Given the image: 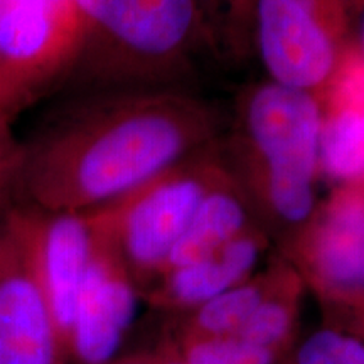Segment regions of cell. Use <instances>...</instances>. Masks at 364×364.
<instances>
[{
  "mask_svg": "<svg viewBox=\"0 0 364 364\" xmlns=\"http://www.w3.org/2000/svg\"><path fill=\"white\" fill-rule=\"evenodd\" d=\"M21 136L19 203L90 213L218 144L220 115L182 90L59 95Z\"/></svg>",
  "mask_w": 364,
  "mask_h": 364,
  "instance_id": "6da1fadb",
  "label": "cell"
},
{
  "mask_svg": "<svg viewBox=\"0 0 364 364\" xmlns=\"http://www.w3.org/2000/svg\"><path fill=\"white\" fill-rule=\"evenodd\" d=\"M81 33L59 95L179 90L199 54L216 51L198 0H76ZM218 53V51H216Z\"/></svg>",
  "mask_w": 364,
  "mask_h": 364,
  "instance_id": "7a4b0ae2",
  "label": "cell"
},
{
  "mask_svg": "<svg viewBox=\"0 0 364 364\" xmlns=\"http://www.w3.org/2000/svg\"><path fill=\"white\" fill-rule=\"evenodd\" d=\"M322 105L306 91L267 80L248 86L236 105L231 164L255 215L295 233L317 206Z\"/></svg>",
  "mask_w": 364,
  "mask_h": 364,
  "instance_id": "3957f363",
  "label": "cell"
},
{
  "mask_svg": "<svg viewBox=\"0 0 364 364\" xmlns=\"http://www.w3.org/2000/svg\"><path fill=\"white\" fill-rule=\"evenodd\" d=\"M228 171L216 144L118 201L88 213L91 223L117 248L140 294L161 279L196 209Z\"/></svg>",
  "mask_w": 364,
  "mask_h": 364,
  "instance_id": "277c9868",
  "label": "cell"
},
{
  "mask_svg": "<svg viewBox=\"0 0 364 364\" xmlns=\"http://www.w3.org/2000/svg\"><path fill=\"white\" fill-rule=\"evenodd\" d=\"M80 33L76 0H0V112L16 122L56 97Z\"/></svg>",
  "mask_w": 364,
  "mask_h": 364,
  "instance_id": "5b68a950",
  "label": "cell"
},
{
  "mask_svg": "<svg viewBox=\"0 0 364 364\" xmlns=\"http://www.w3.org/2000/svg\"><path fill=\"white\" fill-rule=\"evenodd\" d=\"M348 0H255L252 44L268 80L321 100L349 49Z\"/></svg>",
  "mask_w": 364,
  "mask_h": 364,
  "instance_id": "8992f818",
  "label": "cell"
},
{
  "mask_svg": "<svg viewBox=\"0 0 364 364\" xmlns=\"http://www.w3.org/2000/svg\"><path fill=\"white\" fill-rule=\"evenodd\" d=\"M284 258L332 317L364 299V177L317 203L284 240Z\"/></svg>",
  "mask_w": 364,
  "mask_h": 364,
  "instance_id": "52a82bcc",
  "label": "cell"
},
{
  "mask_svg": "<svg viewBox=\"0 0 364 364\" xmlns=\"http://www.w3.org/2000/svg\"><path fill=\"white\" fill-rule=\"evenodd\" d=\"M9 220L24 245L68 354L76 304L93 247L88 213L48 211L16 203Z\"/></svg>",
  "mask_w": 364,
  "mask_h": 364,
  "instance_id": "ba28073f",
  "label": "cell"
},
{
  "mask_svg": "<svg viewBox=\"0 0 364 364\" xmlns=\"http://www.w3.org/2000/svg\"><path fill=\"white\" fill-rule=\"evenodd\" d=\"M91 228L93 247L73 318L68 361L110 364L134 322L140 292L112 241L93 223Z\"/></svg>",
  "mask_w": 364,
  "mask_h": 364,
  "instance_id": "9c48e42d",
  "label": "cell"
},
{
  "mask_svg": "<svg viewBox=\"0 0 364 364\" xmlns=\"http://www.w3.org/2000/svg\"><path fill=\"white\" fill-rule=\"evenodd\" d=\"M0 364H68L51 309L9 213L0 220Z\"/></svg>",
  "mask_w": 364,
  "mask_h": 364,
  "instance_id": "30bf717a",
  "label": "cell"
},
{
  "mask_svg": "<svg viewBox=\"0 0 364 364\" xmlns=\"http://www.w3.org/2000/svg\"><path fill=\"white\" fill-rule=\"evenodd\" d=\"M268 245V231L257 223L203 260L167 272L144 297L161 311H193L257 273Z\"/></svg>",
  "mask_w": 364,
  "mask_h": 364,
  "instance_id": "8fae6325",
  "label": "cell"
},
{
  "mask_svg": "<svg viewBox=\"0 0 364 364\" xmlns=\"http://www.w3.org/2000/svg\"><path fill=\"white\" fill-rule=\"evenodd\" d=\"M257 223V215L247 191L230 169L204 196L193 220L172 250L162 275L203 260Z\"/></svg>",
  "mask_w": 364,
  "mask_h": 364,
  "instance_id": "7c38bea8",
  "label": "cell"
},
{
  "mask_svg": "<svg viewBox=\"0 0 364 364\" xmlns=\"http://www.w3.org/2000/svg\"><path fill=\"white\" fill-rule=\"evenodd\" d=\"M318 176L336 184L364 177V102L327 95L321 100Z\"/></svg>",
  "mask_w": 364,
  "mask_h": 364,
  "instance_id": "4fadbf2b",
  "label": "cell"
},
{
  "mask_svg": "<svg viewBox=\"0 0 364 364\" xmlns=\"http://www.w3.org/2000/svg\"><path fill=\"white\" fill-rule=\"evenodd\" d=\"M304 292L306 285L295 268L284 257L277 258L272 289L235 336L285 356L295 346Z\"/></svg>",
  "mask_w": 364,
  "mask_h": 364,
  "instance_id": "5bb4252c",
  "label": "cell"
},
{
  "mask_svg": "<svg viewBox=\"0 0 364 364\" xmlns=\"http://www.w3.org/2000/svg\"><path fill=\"white\" fill-rule=\"evenodd\" d=\"M277 275V260L233 289L188 312L179 338L235 336L267 297Z\"/></svg>",
  "mask_w": 364,
  "mask_h": 364,
  "instance_id": "9a60e30c",
  "label": "cell"
},
{
  "mask_svg": "<svg viewBox=\"0 0 364 364\" xmlns=\"http://www.w3.org/2000/svg\"><path fill=\"white\" fill-rule=\"evenodd\" d=\"M186 364H279L284 356L252 344L240 336L218 338H177L169 344Z\"/></svg>",
  "mask_w": 364,
  "mask_h": 364,
  "instance_id": "2e32d148",
  "label": "cell"
},
{
  "mask_svg": "<svg viewBox=\"0 0 364 364\" xmlns=\"http://www.w3.org/2000/svg\"><path fill=\"white\" fill-rule=\"evenodd\" d=\"M216 51L243 54L252 46L255 0H198Z\"/></svg>",
  "mask_w": 364,
  "mask_h": 364,
  "instance_id": "e0dca14e",
  "label": "cell"
},
{
  "mask_svg": "<svg viewBox=\"0 0 364 364\" xmlns=\"http://www.w3.org/2000/svg\"><path fill=\"white\" fill-rule=\"evenodd\" d=\"M279 364H364V343L329 326L294 346Z\"/></svg>",
  "mask_w": 364,
  "mask_h": 364,
  "instance_id": "ac0fdd59",
  "label": "cell"
},
{
  "mask_svg": "<svg viewBox=\"0 0 364 364\" xmlns=\"http://www.w3.org/2000/svg\"><path fill=\"white\" fill-rule=\"evenodd\" d=\"M16 122L0 112V220L19 203L21 135L14 130Z\"/></svg>",
  "mask_w": 364,
  "mask_h": 364,
  "instance_id": "d6986e66",
  "label": "cell"
},
{
  "mask_svg": "<svg viewBox=\"0 0 364 364\" xmlns=\"http://www.w3.org/2000/svg\"><path fill=\"white\" fill-rule=\"evenodd\" d=\"M334 321H338L334 327L348 332V334L364 343V299L334 316Z\"/></svg>",
  "mask_w": 364,
  "mask_h": 364,
  "instance_id": "ffe728a7",
  "label": "cell"
},
{
  "mask_svg": "<svg viewBox=\"0 0 364 364\" xmlns=\"http://www.w3.org/2000/svg\"><path fill=\"white\" fill-rule=\"evenodd\" d=\"M147 361L149 364H186L181 358L176 356V353L172 351L169 344L164 346L157 353L147 356Z\"/></svg>",
  "mask_w": 364,
  "mask_h": 364,
  "instance_id": "44dd1931",
  "label": "cell"
},
{
  "mask_svg": "<svg viewBox=\"0 0 364 364\" xmlns=\"http://www.w3.org/2000/svg\"><path fill=\"white\" fill-rule=\"evenodd\" d=\"M356 51L364 59V16L361 21V29H359V49H356Z\"/></svg>",
  "mask_w": 364,
  "mask_h": 364,
  "instance_id": "7402d4cb",
  "label": "cell"
},
{
  "mask_svg": "<svg viewBox=\"0 0 364 364\" xmlns=\"http://www.w3.org/2000/svg\"><path fill=\"white\" fill-rule=\"evenodd\" d=\"M110 364H149V361H147V356H139V358L127 359V361H122V363H110Z\"/></svg>",
  "mask_w": 364,
  "mask_h": 364,
  "instance_id": "603a6c76",
  "label": "cell"
},
{
  "mask_svg": "<svg viewBox=\"0 0 364 364\" xmlns=\"http://www.w3.org/2000/svg\"><path fill=\"white\" fill-rule=\"evenodd\" d=\"M354 2H356V0H348V4H354Z\"/></svg>",
  "mask_w": 364,
  "mask_h": 364,
  "instance_id": "cb8c5ba5",
  "label": "cell"
}]
</instances>
